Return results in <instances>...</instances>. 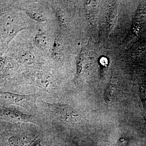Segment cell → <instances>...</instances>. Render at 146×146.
Here are the masks:
<instances>
[{
  "instance_id": "obj_3",
  "label": "cell",
  "mask_w": 146,
  "mask_h": 146,
  "mask_svg": "<svg viewBox=\"0 0 146 146\" xmlns=\"http://www.w3.org/2000/svg\"><path fill=\"white\" fill-rule=\"evenodd\" d=\"M1 118L6 121L15 123H30L40 126L38 119L33 116L27 115L11 108L1 106Z\"/></svg>"
},
{
  "instance_id": "obj_8",
  "label": "cell",
  "mask_w": 146,
  "mask_h": 146,
  "mask_svg": "<svg viewBox=\"0 0 146 146\" xmlns=\"http://www.w3.org/2000/svg\"><path fill=\"white\" fill-rule=\"evenodd\" d=\"M56 16L61 23L63 25H67V20L63 11L61 10H58L56 12Z\"/></svg>"
},
{
  "instance_id": "obj_7",
  "label": "cell",
  "mask_w": 146,
  "mask_h": 146,
  "mask_svg": "<svg viewBox=\"0 0 146 146\" xmlns=\"http://www.w3.org/2000/svg\"><path fill=\"white\" fill-rule=\"evenodd\" d=\"M84 56L83 54L79 55L76 61V74L79 76H81L83 70V63Z\"/></svg>"
},
{
  "instance_id": "obj_5",
  "label": "cell",
  "mask_w": 146,
  "mask_h": 146,
  "mask_svg": "<svg viewBox=\"0 0 146 146\" xmlns=\"http://www.w3.org/2000/svg\"><path fill=\"white\" fill-rule=\"evenodd\" d=\"M35 40L36 44L39 46L44 47L48 44L46 35L44 33L36 34Z\"/></svg>"
},
{
  "instance_id": "obj_6",
  "label": "cell",
  "mask_w": 146,
  "mask_h": 146,
  "mask_svg": "<svg viewBox=\"0 0 146 146\" xmlns=\"http://www.w3.org/2000/svg\"><path fill=\"white\" fill-rule=\"evenodd\" d=\"M27 14L31 19L39 22H44L45 21L44 16L42 13L35 11H27Z\"/></svg>"
},
{
  "instance_id": "obj_4",
  "label": "cell",
  "mask_w": 146,
  "mask_h": 146,
  "mask_svg": "<svg viewBox=\"0 0 146 146\" xmlns=\"http://www.w3.org/2000/svg\"><path fill=\"white\" fill-rule=\"evenodd\" d=\"M19 60L21 63L24 64H31L34 63L35 58L31 52L25 51L21 52L19 55Z\"/></svg>"
},
{
  "instance_id": "obj_1",
  "label": "cell",
  "mask_w": 146,
  "mask_h": 146,
  "mask_svg": "<svg viewBox=\"0 0 146 146\" xmlns=\"http://www.w3.org/2000/svg\"><path fill=\"white\" fill-rule=\"evenodd\" d=\"M48 110L60 121L70 124H78L81 123L82 117L76 110L64 104H49L43 102Z\"/></svg>"
},
{
  "instance_id": "obj_2",
  "label": "cell",
  "mask_w": 146,
  "mask_h": 146,
  "mask_svg": "<svg viewBox=\"0 0 146 146\" xmlns=\"http://www.w3.org/2000/svg\"><path fill=\"white\" fill-rule=\"evenodd\" d=\"M39 96V94L20 95L9 92H1V101L2 106L14 105L30 111L36 110V101Z\"/></svg>"
}]
</instances>
